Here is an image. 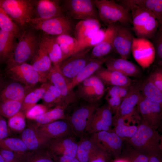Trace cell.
Masks as SVG:
<instances>
[{
    "mask_svg": "<svg viewBox=\"0 0 162 162\" xmlns=\"http://www.w3.org/2000/svg\"><path fill=\"white\" fill-rule=\"evenodd\" d=\"M136 151L149 156L160 154L162 136L157 129L141 120L137 130L131 137L125 139Z\"/></svg>",
    "mask_w": 162,
    "mask_h": 162,
    "instance_id": "1",
    "label": "cell"
},
{
    "mask_svg": "<svg viewBox=\"0 0 162 162\" xmlns=\"http://www.w3.org/2000/svg\"><path fill=\"white\" fill-rule=\"evenodd\" d=\"M37 30L29 26L22 31L12 55L6 63V67L27 63L31 61L40 43L41 35Z\"/></svg>",
    "mask_w": 162,
    "mask_h": 162,
    "instance_id": "2",
    "label": "cell"
},
{
    "mask_svg": "<svg viewBox=\"0 0 162 162\" xmlns=\"http://www.w3.org/2000/svg\"><path fill=\"white\" fill-rule=\"evenodd\" d=\"M98 106V102L89 103L78 100L66 109L70 110L69 112H65L66 119L76 137L80 138L86 133V128Z\"/></svg>",
    "mask_w": 162,
    "mask_h": 162,
    "instance_id": "3",
    "label": "cell"
},
{
    "mask_svg": "<svg viewBox=\"0 0 162 162\" xmlns=\"http://www.w3.org/2000/svg\"><path fill=\"white\" fill-rule=\"evenodd\" d=\"M35 1L0 0V5L11 20L22 31L29 26L34 18Z\"/></svg>",
    "mask_w": 162,
    "mask_h": 162,
    "instance_id": "4",
    "label": "cell"
},
{
    "mask_svg": "<svg viewBox=\"0 0 162 162\" xmlns=\"http://www.w3.org/2000/svg\"><path fill=\"white\" fill-rule=\"evenodd\" d=\"M100 20L107 26L117 23H132L129 11L115 2L109 0H94Z\"/></svg>",
    "mask_w": 162,
    "mask_h": 162,
    "instance_id": "5",
    "label": "cell"
},
{
    "mask_svg": "<svg viewBox=\"0 0 162 162\" xmlns=\"http://www.w3.org/2000/svg\"><path fill=\"white\" fill-rule=\"evenodd\" d=\"M29 25L51 36L69 34L72 30L70 18L64 14L47 20L34 17L31 19Z\"/></svg>",
    "mask_w": 162,
    "mask_h": 162,
    "instance_id": "6",
    "label": "cell"
},
{
    "mask_svg": "<svg viewBox=\"0 0 162 162\" xmlns=\"http://www.w3.org/2000/svg\"><path fill=\"white\" fill-rule=\"evenodd\" d=\"M75 94L78 100L89 103L98 102L105 91L104 83L94 74L79 83Z\"/></svg>",
    "mask_w": 162,
    "mask_h": 162,
    "instance_id": "7",
    "label": "cell"
},
{
    "mask_svg": "<svg viewBox=\"0 0 162 162\" xmlns=\"http://www.w3.org/2000/svg\"><path fill=\"white\" fill-rule=\"evenodd\" d=\"M5 73L10 79L31 88L38 83L46 82L31 64L27 63L6 67Z\"/></svg>",
    "mask_w": 162,
    "mask_h": 162,
    "instance_id": "8",
    "label": "cell"
},
{
    "mask_svg": "<svg viewBox=\"0 0 162 162\" xmlns=\"http://www.w3.org/2000/svg\"><path fill=\"white\" fill-rule=\"evenodd\" d=\"M64 4L68 14L73 19L100 20L93 0H66Z\"/></svg>",
    "mask_w": 162,
    "mask_h": 162,
    "instance_id": "9",
    "label": "cell"
},
{
    "mask_svg": "<svg viewBox=\"0 0 162 162\" xmlns=\"http://www.w3.org/2000/svg\"><path fill=\"white\" fill-rule=\"evenodd\" d=\"M47 79L58 91L67 107L78 101L75 92L70 88V81L62 74L59 65H52Z\"/></svg>",
    "mask_w": 162,
    "mask_h": 162,
    "instance_id": "10",
    "label": "cell"
},
{
    "mask_svg": "<svg viewBox=\"0 0 162 162\" xmlns=\"http://www.w3.org/2000/svg\"><path fill=\"white\" fill-rule=\"evenodd\" d=\"M88 48L74 53L63 60L59 65L63 75L70 81L92 58Z\"/></svg>",
    "mask_w": 162,
    "mask_h": 162,
    "instance_id": "11",
    "label": "cell"
},
{
    "mask_svg": "<svg viewBox=\"0 0 162 162\" xmlns=\"http://www.w3.org/2000/svg\"><path fill=\"white\" fill-rule=\"evenodd\" d=\"M137 106L141 120L157 130L162 119V105L148 99L141 94Z\"/></svg>",
    "mask_w": 162,
    "mask_h": 162,
    "instance_id": "12",
    "label": "cell"
},
{
    "mask_svg": "<svg viewBox=\"0 0 162 162\" xmlns=\"http://www.w3.org/2000/svg\"><path fill=\"white\" fill-rule=\"evenodd\" d=\"M119 23H115V32L113 41V49L121 57L127 59L131 52L134 38L130 29Z\"/></svg>",
    "mask_w": 162,
    "mask_h": 162,
    "instance_id": "13",
    "label": "cell"
},
{
    "mask_svg": "<svg viewBox=\"0 0 162 162\" xmlns=\"http://www.w3.org/2000/svg\"><path fill=\"white\" fill-rule=\"evenodd\" d=\"M112 114L107 104L98 107L86 128V133L91 134L101 131H112Z\"/></svg>",
    "mask_w": 162,
    "mask_h": 162,
    "instance_id": "14",
    "label": "cell"
},
{
    "mask_svg": "<svg viewBox=\"0 0 162 162\" xmlns=\"http://www.w3.org/2000/svg\"><path fill=\"white\" fill-rule=\"evenodd\" d=\"M131 52L135 61L143 68L149 67L155 60L153 46L152 42L147 39L134 38Z\"/></svg>",
    "mask_w": 162,
    "mask_h": 162,
    "instance_id": "15",
    "label": "cell"
},
{
    "mask_svg": "<svg viewBox=\"0 0 162 162\" xmlns=\"http://www.w3.org/2000/svg\"><path fill=\"white\" fill-rule=\"evenodd\" d=\"M75 135L50 139L45 149L51 154L76 157L78 142Z\"/></svg>",
    "mask_w": 162,
    "mask_h": 162,
    "instance_id": "16",
    "label": "cell"
},
{
    "mask_svg": "<svg viewBox=\"0 0 162 162\" xmlns=\"http://www.w3.org/2000/svg\"><path fill=\"white\" fill-rule=\"evenodd\" d=\"M32 125L39 134L50 140L75 136L71 125L66 119L57 120L44 125Z\"/></svg>",
    "mask_w": 162,
    "mask_h": 162,
    "instance_id": "17",
    "label": "cell"
},
{
    "mask_svg": "<svg viewBox=\"0 0 162 162\" xmlns=\"http://www.w3.org/2000/svg\"><path fill=\"white\" fill-rule=\"evenodd\" d=\"M90 135L101 148L111 156L117 157L121 154L124 140L112 130L101 131Z\"/></svg>",
    "mask_w": 162,
    "mask_h": 162,
    "instance_id": "18",
    "label": "cell"
},
{
    "mask_svg": "<svg viewBox=\"0 0 162 162\" xmlns=\"http://www.w3.org/2000/svg\"><path fill=\"white\" fill-rule=\"evenodd\" d=\"M12 80L6 81L3 78L0 81V102L10 100H23L32 88Z\"/></svg>",
    "mask_w": 162,
    "mask_h": 162,
    "instance_id": "19",
    "label": "cell"
},
{
    "mask_svg": "<svg viewBox=\"0 0 162 162\" xmlns=\"http://www.w3.org/2000/svg\"><path fill=\"white\" fill-rule=\"evenodd\" d=\"M142 82L133 84L128 93L122 99L119 107L113 116V118H118L129 115L136 111L141 95L140 88Z\"/></svg>",
    "mask_w": 162,
    "mask_h": 162,
    "instance_id": "20",
    "label": "cell"
},
{
    "mask_svg": "<svg viewBox=\"0 0 162 162\" xmlns=\"http://www.w3.org/2000/svg\"><path fill=\"white\" fill-rule=\"evenodd\" d=\"M64 9L60 5L59 1L39 0L35 1L34 17L47 20L64 15Z\"/></svg>",
    "mask_w": 162,
    "mask_h": 162,
    "instance_id": "21",
    "label": "cell"
},
{
    "mask_svg": "<svg viewBox=\"0 0 162 162\" xmlns=\"http://www.w3.org/2000/svg\"><path fill=\"white\" fill-rule=\"evenodd\" d=\"M20 139L30 152L45 148L50 140L39 134L30 122L21 133Z\"/></svg>",
    "mask_w": 162,
    "mask_h": 162,
    "instance_id": "22",
    "label": "cell"
},
{
    "mask_svg": "<svg viewBox=\"0 0 162 162\" xmlns=\"http://www.w3.org/2000/svg\"><path fill=\"white\" fill-rule=\"evenodd\" d=\"M102 148L89 134L86 133L78 142L76 157L80 162H89Z\"/></svg>",
    "mask_w": 162,
    "mask_h": 162,
    "instance_id": "23",
    "label": "cell"
},
{
    "mask_svg": "<svg viewBox=\"0 0 162 162\" xmlns=\"http://www.w3.org/2000/svg\"><path fill=\"white\" fill-rule=\"evenodd\" d=\"M104 83L111 86H128L132 84L133 80L118 71L102 66L94 74Z\"/></svg>",
    "mask_w": 162,
    "mask_h": 162,
    "instance_id": "24",
    "label": "cell"
},
{
    "mask_svg": "<svg viewBox=\"0 0 162 162\" xmlns=\"http://www.w3.org/2000/svg\"><path fill=\"white\" fill-rule=\"evenodd\" d=\"M115 32V24L107 26L102 40L92 49L90 55L92 58L106 56L114 50L113 41Z\"/></svg>",
    "mask_w": 162,
    "mask_h": 162,
    "instance_id": "25",
    "label": "cell"
},
{
    "mask_svg": "<svg viewBox=\"0 0 162 162\" xmlns=\"http://www.w3.org/2000/svg\"><path fill=\"white\" fill-rule=\"evenodd\" d=\"M106 68L119 72L128 76L137 77L141 74L139 66L127 59L111 57L104 64Z\"/></svg>",
    "mask_w": 162,
    "mask_h": 162,
    "instance_id": "26",
    "label": "cell"
},
{
    "mask_svg": "<svg viewBox=\"0 0 162 162\" xmlns=\"http://www.w3.org/2000/svg\"><path fill=\"white\" fill-rule=\"evenodd\" d=\"M52 64L45 48L40 42L38 50L31 60L30 64L46 81Z\"/></svg>",
    "mask_w": 162,
    "mask_h": 162,
    "instance_id": "27",
    "label": "cell"
},
{
    "mask_svg": "<svg viewBox=\"0 0 162 162\" xmlns=\"http://www.w3.org/2000/svg\"><path fill=\"white\" fill-rule=\"evenodd\" d=\"M136 112L135 111L129 116L127 122V116L116 118H113L112 125L114 128L112 130L124 140L132 137L137 130L139 124H130L131 122L135 120L134 119L135 117L134 116L136 114Z\"/></svg>",
    "mask_w": 162,
    "mask_h": 162,
    "instance_id": "28",
    "label": "cell"
},
{
    "mask_svg": "<svg viewBox=\"0 0 162 162\" xmlns=\"http://www.w3.org/2000/svg\"><path fill=\"white\" fill-rule=\"evenodd\" d=\"M111 57V56L108 55L100 58H92L70 81V88L73 89L79 83L93 75Z\"/></svg>",
    "mask_w": 162,
    "mask_h": 162,
    "instance_id": "29",
    "label": "cell"
},
{
    "mask_svg": "<svg viewBox=\"0 0 162 162\" xmlns=\"http://www.w3.org/2000/svg\"><path fill=\"white\" fill-rule=\"evenodd\" d=\"M44 83L45 91L42 99L43 104L49 109L59 107L65 110L67 107L55 86L48 80Z\"/></svg>",
    "mask_w": 162,
    "mask_h": 162,
    "instance_id": "30",
    "label": "cell"
},
{
    "mask_svg": "<svg viewBox=\"0 0 162 162\" xmlns=\"http://www.w3.org/2000/svg\"><path fill=\"white\" fill-rule=\"evenodd\" d=\"M12 33L0 29V64L6 63L12 55L17 43Z\"/></svg>",
    "mask_w": 162,
    "mask_h": 162,
    "instance_id": "31",
    "label": "cell"
},
{
    "mask_svg": "<svg viewBox=\"0 0 162 162\" xmlns=\"http://www.w3.org/2000/svg\"><path fill=\"white\" fill-rule=\"evenodd\" d=\"M40 42L45 48L52 64L59 65L62 61V54L56 38L43 33L41 35Z\"/></svg>",
    "mask_w": 162,
    "mask_h": 162,
    "instance_id": "32",
    "label": "cell"
},
{
    "mask_svg": "<svg viewBox=\"0 0 162 162\" xmlns=\"http://www.w3.org/2000/svg\"><path fill=\"white\" fill-rule=\"evenodd\" d=\"M99 21L95 19L81 20L76 25L75 38L79 41L94 34L101 28Z\"/></svg>",
    "mask_w": 162,
    "mask_h": 162,
    "instance_id": "33",
    "label": "cell"
},
{
    "mask_svg": "<svg viewBox=\"0 0 162 162\" xmlns=\"http://www.w3.org/2000/svg\"><path fill=\"white\" fill-rule=\"evenodd\" d=\"M65 110L59 107L50 109L43 114L32 120L34 122L31 123L34 125H42L60 119H66Z\"/></svg>",
    "mask_w": 162,
    "mask_h": 162,
    "instance_id": "34",
    "label": "cell"
},
{
    "mask_svg": "<svg viewBox=\"0 0 162 162\" xmlns=\"http://www.w3.org/2000/svg\"><path fill=\"white\" fill-rule=\"evenodd\" d=\"M55 38L62 52L63 61L73 54L78 42L75 38L68 34H61Z\"/></svg>",
    "mask_w": 162,
    "mask_h": 162,
    "instance_id": "35",
    "label": "cell"
},
{
    "mask_svg": "<svg viewBox=\"0 0 162 162\" xmlns=\"http://www.w3.org/2000/svg\"><path fill=\"white\" fill-rule=\"evenodd\" d=\"M45 91L44 83H42L39 87L31 90L23 100L20 111L25 114L28 110L36 105L40 100L42 99Z\"/></svg>",
    "mask_w": 162,
    "mask_h": 162,
    "instance_id": "36",
    "label": "cell"
},
{
    "mask_svg": "<svg viewBox=\"0 0 162 162\" xmlns=\"http://www.w3.org/2000/svg\"><path fill=\"white\" fill-rule=\"evenodd\" d=\"M0 149L24 155H26L30 152L20 138L14 137L0 139Z\"/></svg>",
    "mask_w": 162,
    "mask_h": 162,
    "instance_id": "37",
    "label": "cell"
},
{
    "mask_svg": "<svg viewBox=\"0 0 162 162\" xmlns=\"http://www.w3.org/2000/svg\"><path fill=\"white\" fill-rule=\"evenodd\" d=\"M140 90L145 97L162 105V91L148 78L142 82Z\"/></svg>",
    "mask_w": 162,
    "mask_h": 162,
    "instance_id": "38",
    "label": "cell"
},
{
    "mask_svg": "<svg viewBox=\"0 0 162 162\" xmlns=\"http://www.w3.org/2000/svg\"><path fill=\"white\" fill-rule=\"evenodd\" d=\"M105 31L100 28L94 34L78 41L77 45L73 54L88 48L92 49L102 40L105 35Z\"/></svg>",
    "mask_w": 162,
    "mask_h": 162,
    "instance_id": "39",
    "label": "cell"
},
{
    "mask_svg": "<svg viewBox=\"0 0 162 162\" xmlns=\"http://www.w3.org/2000/svg\"><path fill=\"white\" fill-rule=\"evenodd\" d=\"M159 24L153 15L150 16L135 33L137 38L151 39L157 31Z\"/></svg>",
    "mask_w": 162,
    "mask_h": 162,
    "instance_id": "40",
    "label": "cell"
},
{
    "mask_svg": "<svg viewBox=\"0 0 162 162\" xmlns=\"http://www.w3.org/2000/svg\"><path fill=\"white\" fill-rule=\"evenodd\" d=\"M0 29L13 34L18 39L22 32L10 18L0 5Z\"/></svg>",
    "mask_w": 162,
    "mask_h": 162,
    "instance_id": "41",
    "label": "cell"
},
{
    "mask_svg": "<svg viewBox=\"0 0 162 162\" xmlns=\"http://www.w3.org/2000/svg\"><path fill=\"white\" fill-rule=\"evenodd\" d=\"M129 10L132 13L133 28L135 33L140 29L150 16L153 15L151 11L141 8L134 7Z\"/></svg>",
    "mask_w": 162,
    "mask_h": 162,
    "instance_id": "42",
    "label": "cell"
},
{
    "mask_svg": "<svg viewBox=\"0 0 162 162\" xmlns=\"http://www.w3.org/2000/svg\"><path fill=\"white\" fill-rule=\"evenodd\" d=\"M23 100H10L0 102V115L8 118L20 111Z\"/></svg>",
    "mask_w": 162,
    "mask_h": 162,
    "instance_id": "43",
    "label": "cell"
},
{
    "mask_svg": "<svg viewBox=\"0 0 162 162\" xmlns=\"http://www.w3.org/2000/svg\"><path fill=\"white\" fill-rule=\"evenodd\" d=\"M158 0H122L119 4L129 11L132 8L144 9L152 11Z\"/></svg>",
    "mask_w": 162,
    "mask_h": 162,
    "instance_id": "44",
    "label": "cell"
},
{
    "mask_svg": "<svg viewBox=\"0 0 162 162\" xmlns=\"http://www.w3.org/2000/svg\"><path fill=\"white\" fill-rule=\"evenodd\" d=\"M25 117L24 113L20 111L9 118L8 124L10 130L15 133H21L26 126Z\"/></svg>",
    "mask_w": 162,
    "mask_h": 162,
    "instance_id": "45",
    "label": "cell"
},
{
    "mask_svg": "<svg viewBox=\"0 0 162 162\" xmlns=\"http://www.w3.org/2000/svg\"><path fill=\"white\" fill-rule=\"evenodd\" d=\"M23 162H54L51 154L45 149L30 152Z\"/></svg>",
    "mask_w": 162,
    "mask_h": 162,
    "instance_id": "46",
    "label": "cell"
},
{
    "mask_svg": "<svg viewBox=\"0 0 162 162\" xmlns=\"http://www.w3.org/2000/svg\"><path fill=\"white\" fill-rule=\"evenodd\" d=\"M152 42L155 52V59L159 66L162 64V26H159L158 29L151 38Z\"/></svg>",
    "mask_w": 162,
    "mask_h": 162,
    "instance_id": "47",
    "label": "cell"
},
{
    "mask_svg": "<svg viewBox=\"0 0 162 162\" xmlns=\"http://www.w3.org/2000/svg\"><path fill=\"white\" fill-rule=\"evenodd\" d=\"M150 157L133 148L126 153L124 158L129 162H149Z\"/></svg>",
    "mask_w": 162,
    "mask_h": 162,
    "instance_id": "48",
    "label": "cell"
},
{
    "mask_svg": "<svg viewBox=\"0 0 162 162\" xmlns=\"http://www.w3.org/2000/svg\"><path fill=\"white\" fill-rule=\"evenodd\" d=\"M0 154L5 159L9 162H23L27 154H22L2 149H0Z\"/></svg>",
    "mask_w": 162,
    "mask_h": 162,
    "instance_id": "49",
    "label": "cell"
},
{
    "mask_svg": "<svg viewBox=\"0 0 162 162\" xmlns=\"http://www.w3.org/2000/svg\"><path fill=\"white\" fill-rule=\"evenodd\" d=\"M49 110L43 104H36L25 113V117L32 120L43 114Z\"/></svg>",
    "mask_w": 162,
    "mask_h": 162,
    "instance_id": "50",
    "label": "cell"
},
{
    "mask_svg": "<svg viewBox=\"0 0 162 162\" xmlns=\"http://www.w3.org/2000/svg\"><path fill=\"white\" fill-rule=\"evenodd\" d=\"M132 85L126 86H111L109 88L106 95L117 97L123 99L128 93Z\"/></svg>",
    "mask_w": 162,
    "mask_h": 162,
    "instance_id": "51",
    "label": "cell"
},
{
    "mask_svg": "<svg viewBox=\"0 0 162 162\" xmlns=\"http://www.w3.org/2000/svg\"><path fill=\"white\" fill-rule=\"evenodd\" d=\"M160 66L152 72L149 79L157 87L162 91V69Z\"/></svg>",
    "mask_w": 162,
    "mask_h": 162,
    "instance_id": "52",
    "label": "cell"
},
{
    "mask_svg": "<svg viewBox=\"0 0 162 162\" xmlns=\"http://www.w3.org/2000/svg\"><path fill=\"white\" fill-rule=\"evenodd\" d=\"M111 156L108 152L102 148L92 157L89 162H109Z\"/></svg>",
    "mask_w": 162,
    "mask_h": 162,
    "instance_id": "53",
    "label": "cell"
},
{
    "mask_svg": "<svg viewBox=\"0 0 162 162\" xmlns=\"http://www.w3.org/2000/svg\"><path fill=\"white\" fill-rule=\"evenodd\" d=\"M106 99L108 106L112 113H115L120 105L122 99L117 97L107 95H106Z\"/></svg>",
    "mask_w": 162,
    "mask_h": 162,
    "instance_id": "54",
    "label": "cell"
},
{
    "mask_svg": "<svg viewBox=\"0 0 162 162\" xmlns=\"http://www.w3.org/2000/svg\"><path fill=\"white\" fill-rule=\"evenodd\" d=\"M152 12L153 16L158 21L159 26H162V0H158Z\"/></svg>",
    "mask_w": 162,
    "mask_h": 162,
    "instance_id": "55",
    "label": "cell"
},
{
    "mask_svg": "<svg viewBox=\"0 0 162 162\" xmlns=\"http://www.w3.org/2000/svg\"><path fill=\"white\" fill-rule=\"evenodd\" d=\"M10 130L4 117L0 115V139L7 138Z\"/></svg>",
    "mask_w": 162,
    "mask_h": 162,
    "instance_id": "56",
    "label": "cell"
},
{
    "mask_svg": "<svg viewBox=\"0 0 162 162\" xmlns=\"http://www.w3.org/2000/svg\"><path fill=\"white\" fill-rule=\"evenodd\" d=\"M51 155L54 162H80L76 157L67 156Z\"/></svg>",
    "mask_w": 162,
    "mask_h": 162,
    "instance_id": "57",
    "label": "cell"
},
{
    "mask_svg": "<svg viewBox=\"0 0 162 162\" xmlns=\"http://www.w3.org/2000/svg\"><path fill=\"white\" fill-rule=\"evenodd\" d=\"M149 162H162L160 154L156 156H150Z\"/></svg>",
    "mask_w": 162,
    "mask_h": 162,
    "instance_id": "58",
    "label": "cell"
},
{
    "mask_svg": "<svg viewBox=\"0 0 162 162\" xmlns=\"http://www.w3.org/2000/svg\"><path fill=\"white\" fill-rule=\"evenodd\" d=\"M113 162H129L124 158H119L116 159Z\"/></svg>",
    "mask_w": 162,
    "mask_h": 162,
    "instance_id": "59",
    "label": "cell"
},
{
    "mask_svg": "<svg viewBox=\"0 0 162 162\" xmlns=\"http://www.w3.org/2000/svg\"><path fill=\"white\" fill-rule=\"evenodd\" d=\"M0 162H9L5 159L0 154Z\"/></svg>",
    "mask_w": 162,
    "mask_h": 162,
    "instance_id": "60",
    "label": "cell"
},
{
    "mask_svg": "<svg viewBox=\"0 0 162 162\" xmlns=\"http://www.w3.org/2000/svg\"><path fill=\"white\" fill-rule=\"evenodd\" d=\"M3 78V76L2 74L1 73V71H0V81L2 80V79Z\"/></svg>",
    "mask_w": 162,
    "mask_h": 162,
    "instance_id": "61",
    "label": "cell"
}]
</instances>
